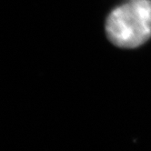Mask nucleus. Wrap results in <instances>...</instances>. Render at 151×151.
<instances>
[{"instance_id":"obj_1","label":"nucleus","mask_w":151,"mask_h":151,"mask_svg":"<svg viewBox=\"0 0 151 151\" xmlns=\"http://www.w3.org/2000/svg\"><path fill=\"white\" fill-rule=\"evenodd\" d=\"M106 31L117 47L133 48L144 44L151 37V0H133L114 9Z\"/></svg>"}]
</instances>
